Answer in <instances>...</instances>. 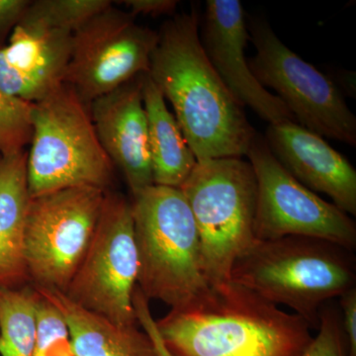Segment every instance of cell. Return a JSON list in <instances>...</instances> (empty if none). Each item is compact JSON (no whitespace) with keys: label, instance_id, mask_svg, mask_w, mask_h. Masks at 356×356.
Returning <instances> with one entry per match:
<instances>
[{"label":"cell","instance_id":"4","mask_svg":"<svg viewBox=\"0 0 356 356\" xmlns=\"http://www.w3.org/2000/svg\"><path fill=\"white\" fill-rule=\"evenodd\" d=\"M132 212L137 287L147 301L175 309L206 291L198 231L181 191L152 185L133 197Z\"/></svg>","mask_w":356,"mask_h":356},{"label":"cell","instance_id":"8","mask_svg":"<svg viewBox=\"0 0 356 356\" xmlns=\"http://www.w3.org/2000/svg\"><path fill=\"white\" fill-rule=\"evenodd\" d=\"M105 194L72 187L30 197L24 233L30 284L65 292L95 235Z\"/></svg>","mask_w":356,"mask_h":356},{"label":"cell","instance_id":"23","mask_svg":"<svg viewBox=\"0 0 356 356\" xmlns=\"http://www.w3.org/2000/svg\"><path fill=\"white\" fill-rule=\"evenodd\" d=\"M317 336L299 356H348L339 307L325 303L318 314Z\"/></svg>","mask_w":356,"mask_h":356},{"label":"cell","instance_id":"11","mask_svg":"<svg viewBox=\"0 0 356 356\" xmlns=\"http://www.w3.org/2000/svg\"><path fill=\"white\" fill-rule=\"evenodd\" d=\"M159 33L113 4L72 35L64 83L86 104L149 72Z\"/></svg>","mask_w":356,"mask_h":356},{"label":"cell","instance_id":"17","mask_svg":"<svg viewBox=\"0 0 356 356\" xmlns=\"http://www.w3.org/2000/svg\"><path fill=\"white\" fill-rule=\"evenodd\" d=\"M38 289L67 320L76 356H159L151 337L139 329V324H115L76 305L63 292Z\"/></svg>","mask_w":356,"mask_h":356},{"label":"cell","instance_id":"20","mask_svg":"<svg viewBox=\"0 0 356 356\" xmlns=\"http://www.w3.org/2000/svg\"><path fill=\"white\" fill-rule=\"evenodd\" d=\"M112 4L110 0H38L30 2L23 17L74 33Z\"/></svg>","mask_w":356,"mask_h":356},{"label":"cell","instance_id":"28","mask_svg":"<svg viewBox=\"0 0 356 356\" xmlns=\"http://www.w3.org/2000/svg\"><path fill=\"white\" fill-rule=\"evenodd\" d=\"M0 158H1V154H0Z\"/></svg>","mask_w":356,"mask_h":356},{"label":"cell","instance_id":"12","mask_svg":"<svg viewBox=\"0 0 356 356\" xmlns=\"http://www.w3.org/2000/svg\"><path fill=\"white\" fill-rule=\"evenodd\" d=\"M200 41L206 56L229 92L269 125L295 122L280 98L257 81L245 56L248 35L238 0H208L200 21Z\"/></svg>","mask_w":356,"mask_h":356},{"label":"cell","instance_id":"14","mask_svg":"<svg viewBox=\"0 0 356 356\" xmlns=\"http://www.w3.org/2000/svg\"><path fill=\"white\" fill-rule=\"evenodd\" d=\"M74 33L22 17L0 48V88L30 103L64 83Z\"/></svg>","mask_w":356,"mask_h":356},{"label":"cell","instance_id":"7","mask_svg":"<svg viewBox=\"0 0 356 356\" xmlns=\"http://www.w3.org/2000/svg\"><path fill=\"white\" fill-rule=\"evenodd\" d=\"M257 54L248 65L264 88L278 98L301 127L321 137L356 146V117L337 84L283 43L261 16L247 20Z\"/></svg>","mask_w":356,"mask_h":356},{"label":"cell","instance_id":"10","mask_svg":"<svg viewBox=\"0 0 356 356\" xmlns=\"http://www.w3.org/2000/svg\"><path fill=\"white\" fill-rule=\"evenodd\" d=\"M247 156L257 184L255 241L307 236L355 250L356 225L350 215L295 179L257 133Z\"/></svg>","mask_w":356,"mask_h":356},{"label":"cell","instance_id":"25","mask_svg":"<svg viewBox=\"0 0 356 356\" xmlns=\"http://www.w3.org/2000/svg\"><path fill=\"white\" fill-rule=\"evenodd\" d=\"M341 327L348 356H356V287L339 297Z\"/></svg>","mask_w":356,"mask_h":356},{"label":"cell","instance_id":"21","mask_svg":"<svg viewBox=\"0 0 356 356\" xmlns=\"http://www.w3.org/2000/svg\"><path fill=\"white\" fill-rule=\"evenodd\" d=\"M34 356H76L69 325L58 308L38 288Z\"/></svg>","mask_w":356,"mask_h":356},{"label":"cell","instance_id":"15","mask_svg":"<svg viewBox=\"0 0 356 356\" xmlns=\"http://www.w3.org/2000/svg\"><path fill=\"white\" fill-rule=\"evenodd\" d=\"M264 139L274 158L300 184L327 194L337 207L355 216V168L323 137L286 122L269 125Z\"/></svg>","mask_w":356,"mask_h":356},{"label":"cell","instance_id":"9","mask_svg":"<svg viewBox=\"0 0 356 356\" xmlns=\"http://www.w3.org/2000/svg\"><path fill=\"white\" fill-rule=\"evenodd\" d=\"M138 273L132 202L106 191L95 235L64 294L115 324L138 325L133 305Z\"/></svg>","mask_w":356,"mask_h":356},{"label":"cell","instance_id":"6","mask_svg":"<svg viewBox=\"0 0 356 356\" xmlns=\"http://www.w3.org/2000/svg\"><path fill=\"white\" fill-rule=\"evenodd\" d=\"M197 228L210 286L231 281L232 268L254 243L257 184L250 161L206 159L180 186Z\"/></svg>","mask_w":356,"mask_h":356},{"label":"cell","instance_id":"13","mask_svg":"<svg viewBox=\"0 0 356 356\" xmlns=\"http://www.w3.org/2000/svg\"><path fill=\"white\" fill-rule=\"evenodd\" d=\"M143 76L89 104L100 144L114 168L123 173L133 197L154 185Z\"/></svg>","mask_w":356,"mask_h":356},{"label":"cell","instance_id":"22","mask_svg":"<svg viewBox=\"0 0 356 356\" xmlns=\"http://www.w3.org/2000/svg\"><path fill=\"white\" fill-rule=\"evenodd\" d=\"M32 105L6 95L0 88V154L24 151L32 138Z\"/></svg>","mask_w":356,"mask_h":356},{"label":"cell","instance_id":"26","mask_svg":"<svg viewBox=\"0 0 356 356\" xmlns=\"http://www.w3.org/2000/svg\"><path fill=\"white\" fill-rule=\"evenodd\" d=\"M122 3L130 9L129 13L135 17L138 15L152 17L173 15L178 6L177 0H125Z\"/></svg>","mask_w":356,"mask_h":356},{"label":"cell","instance_id":"1","mask_svg":"<svg viewBox=\"0 0 356 356\" xmlns=\"http://www.w3.org/2000/svg\"><path fill=\"white\" fill-rule=\"evenodd\" d=\"M201 15L177 14L159 33L147 76L165 99L196 161L242 158L257 132L245 107L229 92L200 41Z\"/></svg>","mask_w":356,"mask_h":356},{"label":"cell","instance_id":"27","mask_svg":"<svg viewBox=\"0 0 356 356\" xmlns=\"http://www.w3.org/2000/svg\"><path fill=\"white\" fill-rule=\"evenodd\" d=\"M28 0H0V33L13 29L27 10Z\"/></svg>","mask_w":356,"mask_h":356},{"label":"cell","instance_id":"5","mask_svg":"<svg viewBox=\"0 0 356 356\" xmlns=\"http://www.w3.org/2000/svg\"><path fill=\"white\" fill-rule=\"evenodd\" d=\"M27 153L30 197L72 187L108 191L114 165L100 144L89 105L63 83L33 103Z\"/></svg>","mask_w":356,"mask_h":356},{"label":"cell","instance_id":"24","mask_svg":"<svg viewBox=\"0 0 356 356\" xmlns=\"http://www.w3.org/2000/svg\"><path fill=\"white\" fill-rule=\"evenodd\" d=\"M149 303V301H147L146 297L140 291L139 288L136 287L133 295V305L138 324L151 337L159 356H173L161 341L158 327H156V320L152 315Z\"/></svg>","mask_w":356,"mask_h":356},{"label":"cell","instance_id":"16","mask_svg":"<svg viewBox=\"0 0 356 356\" xmlns=\"http://www.w3.org/2000/svg\"><path fill=\"white\" fill-rule=\"evenodd\" d=\"M30 194L27 153L0 158V287L29 284L24 257L26 214Z\"/></svg>","mask_w":356,"mask_h":356},{"label":"cell","instance_id":"18","mask_svg":"<svg viewBox=\"0 0 356 356\" xmlns=\"http://www.w3.org/2000/svg\"><path fill=\"white\" fill-rule=\"evenodd\" d=\"M142 92L154 185L180 188L197 161L165 98L147 74L143 76Z\"/></svg>","mask_w":356,"mask_h":356},{"label":"cell","instance_id":"3","mask_svg":"<svg viewBox=\"0 0 356 356\" xmlns=\"http://www.w3.org/2000/svg\"><path fill=\"white\" fill-rule=\"evenodd\" d=\"M353 252L307 236L257 241L234 264L231 281L275 305L289 307L318 329L322 307L355 287Z\"/></svg>","mask_w":356,"mask_h":356},{"label":"cell","instance_id":"2","mask_svg":"<svg viewBox=\"0 0 356 356\" xmlns=\"http://www.w3.org/2000/svg\"><path fill=\"white\" fill-rule=\"evenodd\" d=\"M173 356H299L308 322L233 281L210 286L156 321Z\"/></svg>","mask_w":356,"mask_h":356},{"label":"cell","instance_id":"19","mask_svg":"<svg viewBox=\"0 0 356 356\" xmlns=\"http://www.w3.org/2000/svg\"><path fill=\"white\" fill-rule=\"evenodd\" d=\"M37 291L32 284L0 287V355L34 356Z\"/></svg>","mask_w":356,"mask_h":356}]
</instances>
